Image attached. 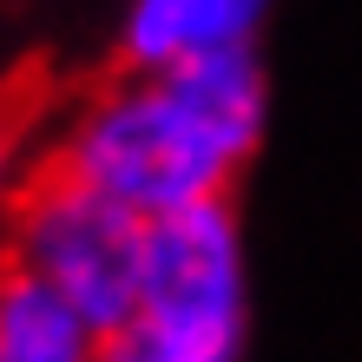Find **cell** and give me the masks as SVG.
<instances>
[{
  "mask_svg": "<svg viewBox=\"0 0 362 362\" xmlns=\"http://www.w3.org/2000/svg\"><path fill=\"white\" fill-rule=\"evenodd\" d=\"M0 362H99V329L40 276L0 264Z\"/></svg>",
  "mask_w": 362,
  "mask_h": 362,
  "instance_id": "cell-5",
  "label": "cell"
},
{
  "mask_svg": "<svg viewBox=\"0 0 362 362\" xmlns=\"http://www.w3.org/2000/svg\"><path fill=\"white\" fill-rule=\"evenodd\" d=\"M250 257L238 204H198L145 230V270L125 323L99 336V362H244Z\"/></svg>",
  "mask_w": 362,
  "mask_h": 362,
  "instance_id": "cell-2",
  "label": "cell"
},
{
  "mask_svg": "<svg viewBox=\"0 0 362 362\" xmlns=\"http://www.w3.org/2000/svg\"><path fill=\"white\" fill-rule=\"evenodd\" d=\"M145 230H152L145 218H132L112 198H99V191L40 165L33 185L0 218V264H13V270L40 276L47 290H59L105 336L112 323H125V310L139 296Z\"/></svg>",
  "mask_w": 362,
  "mask_h": 362,
  "instance_id": "cell-3",
  "label": "cell"
},
{
  "mask_svg": "<svg viewBox=\"0 0 362 362\" xmlns=\"http://www.w3.org/2000/svg\"><path fill=\"white\" fill-rule=\"evenodd\" d=\"M40 165H47V112H40L27 93L0 86V218H7L13 198L33 185Z\"/></svg>",
  "mask_w": 362,
  "mask_h": 362,
  "instance_id": "cell-6",
  "label": "cell"
},
{
  "mask_svg": "<svg viewBox=\"0 0 362 362\" xmlns=\"http://www.w3.org/2000/svg\"><path fill=\"white\" fill-rule=\"evenodd\" d=\"M276 0H112L105 47L119 73H178L264 47Z\"/></svg>",
  "mask_w": 362,
  "mask_h": 362,
  "instance_id": "cell-4",
  "label": "cell"
},
{
  "mask_svg": "<svg viewBox=\"0 0 362 362\" xmlns=\"http://www.w3.org/2000/svg\"><path fill=\"white\" fill-rule=\"evenodd\" d=\"M270 139L264 53L178 73H105L47 112V172L158 224L198 204H230Z\"/></svg>",
  "mask_w": 362,
  "mask_h": 362,
  "instance_id": "cell-1",
  "label": "cell"
}]
</instances>
